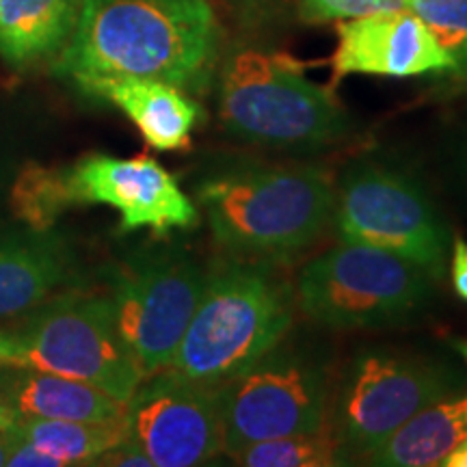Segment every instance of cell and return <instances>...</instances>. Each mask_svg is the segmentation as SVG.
I'll list each match as a JSON object with an SVG mask.
<instances>
[{"label": "cell", "instance_id": "cell-1", "mask_svg": "<svg viewBox=\"0 0 467 467\" xmlns=\"http://www.w3.org/2000/svg\"><path fill=\"white\" fill-rule=\"evenodd\" d=\"M214 52L208 0H83L58 69L76 83L134 76L186 87L208 72Z\"/></svg>", "mask_w": 467, "mask_h": 467}, {"label": "cell", "instance_id": "cell-2", "mask_svg": "<svg viewBox=\"0 0 467 467\" xmlns=\"http://www.w3.org/2000/svg\"><path fill=\"white\" fill-rule=\"evenodd\" d=\"M214 238L234 254L285 260L314 244L334 219L329 175L314 167L241 165L197 189Z\"/></svg>", "mask_w": 467, "mask_h": 467}, {"label": "cell", "instance_id": "cell-3", "mask_svg": "<svg viewBox=\"0 0 467 467\" xmlns=\"http://www.w3.org/2000/svg\"><path fill=\"white\" fill-rule=\"evenodd\" d=\"M292 325V290L275 273L225 260L206 273L200 303L167 370L223 383L275 348Z\"/></svg>", "mask_w": 467, "mask_h": 467}, {"label": "cell", "instance_id": "cell-4", "mask_svg": "<svg viewBox=\"0 0 467 467\" xmlns=\"http://www.w3.org/2000/svg\"><path fill=\"white\" fill-rule=\"evenodd\" d=\"M219 115L232 137L284 151H317L340 141L348 119L331 91L295 58L238 50L221 72Z\"/></svg>", "mask_w": 467, "mask_h": 467}, {"label": "cell", "instance_id": "cell-5", "mask_svg": "<svg viewBox=\"0 0 467 467\" xmlns=\"http://www.w3.org/2000/svg\"><path fill=\"white\" fill-rule=\"evenodd\" d=\"M35 309L11 331L16 366L96 385L117 400L132 399L145 377L119 336L109 295L67 290Z\"/></svg>", "mask_w": 467, "mask_h": 467}, {"label": "cell", "instance_id": "cell-6", "mask_svg": "<svg viewBox=\"0 0 467 467\" xmlns=\"http://www.w3.org/2000/svg\"><path fill=\"white\" fill-rule=\"evenodd\" d=\"M435 279L413 262L366 244L340 243L303 266L299 306L329 329H366L409 317Z\"/></svg>", "mask_w": 467, "mask_h": 467}, {"label": "cell", "instance_id": "cell-7", "mask_svg": "<svg viewBox=\"0 0 467 467\" xmlns=\"http://www.w3.org/2000/svg\"><path fill=\"white\" fill-rule=\"evenodd\" d=\"M340 243L375 247L424 268L440 279L446 268L448 230L424 191L399 169L361 162L336 197Z\"/></svg>", "mask_w": 467, "mask_h": 467}, {"label": "cell", "instance_id": "cell-8", "mask_svg": "<svg viewBox=\"0 0 467 467\" xmlns=\"http://www.w3.org/2000/svg\"><path fill=\"white\" fill-rule=\"evenodd\" d=\"M206 273L180 249L143 251L115 268L109 295L115 323L145 379L171 366Z\"/></svg>", "mask_w": 467, "mask_h": 467}, {"label": "cell", "instance_id": "cell-9", "mask_svg": "<svg viewBox=\"0 0 467 467\" xmlns=\"http://www.w3.org/2000/svg\"><path fill=\"white\" fill-rule=\"evenodd\" d=\"M327 400L329 389L318 361L277 344L241 375L221 383L223 454L325 429Z\"/></svg>", "mask_w": 467, "mask_h": 467}, {"label": "cell", "instance_id": "cell-10", "mask_svg": "<svg viewBox=\"0 0 467 467\" xmlns=\"http://www.w3.org/2000/svg\"><path fill=\"white\" fill-rule=\"evenodd\" d=\"M446 366L420 358L364 350L350 361L336 400L334 433L342 459H361L431 402L457 392ZM344 463V461H342Z\"/></svg>", "mask_w": 467, "mask_h": 467}, {"label": "cell", "instance_id": "cell-11", "mask_svg": "<svg viewBox=\"0 0 467 467\" xmlns=\"http://www.w3.org/2000/svg\"><path fill=\"white\" fill-rule=\"evenodd\" d=\"M128 437L156 467H192L223 454L221 383L156 372L139 385L126 409Z\"/></svg>", "mask_w": 467, "mask_h": 467}, {"label": "cell", "instance_id": "cell-12", "mask_svg": "<svg viewBox=\"0 0 467 467\" xmlns=\"http://www.w3.org/2000/svg\"><path fill=\"white\" fill-rule=\"evenodd\" d=\"M67 180L76 203L115 208L121 217V234L141 227L165 234L173 227L195 225L200 217L173 175L150 156H83L67 169Z\"/></svg>", "mask_w": 467, "mask_h": 467}, {"label": "cell", "instance_id": "cell-13", "mask_svg": "<svg viewBox=\"0 0 467 467\" xmlns=\"http://www.w3.org/2000/svg\"><path fill=\"white\" fill-rule=\"evenodd\" d=\"M336 28V80L348 74L411 78L457 69L454 58L411 9L340 20Z\"/></svg>", "mask_w": 467, "mask_h": 467}, {"label": "cell", "instance_id": "cell-14", "mask_svg": "<svg viewBox=\"0 0 467 467\" xmlns=\"http://www.w3.org/2000/svg\"><path fill=\"white\" fill-rule=\"evenodd\" d=\"M0 394L20 418L113 424L128 409L96 385L22 366L0 368Z\"/></svg>", "mask_w": 467, "mask_h": 467}, {"label": "cell", "instance_id": "cell-15", "mask_svg": "<svg viewBox=\"0 0 467 467\" xmlns=\"http://www.w3.org/2000/svg\"><path fill=\"white\" fill-rule=\"evenodd\" d=\"M91 96H100L124 110L139 128L145 143L159 151L184 150L202 110L180 87L156 78H91L78 83Z\"/></svg>", "mask_w": 467, "mask_h": 467}, {"label": "cell", "instance_id": "cell-16", "mask_svg": "<svg viewBox=\"0 0 467 467\" xmlns=\"http://www.w3.org/2000/svg\"><path fill=\"white\" fill-rule=\"evenodd\" d=\"M72 277V258L61 238L48 232L0 236V318L31 312Z\"/></svg>", "mask_w": 467, "mask_h": 467}, {"label": "cell", "instance_id": "cell-17", "mask_svg": "<svg viewBox=\"0 0 467 467\" xmlns=\"http://www.w3.org/2000/svg\"><path fill=\"white\" fill-rule=\"evenodd\" d=\"M467 440V399L448 396L435 400L389 433L361 461L377 467L443 465Z\"/></svg>", "mask_w": 467, "mask_h": 467}, {"label": "cell", "instance_id": "cell-18", "mask_svg": "<svg viewBox=\"0 0 467 467\" xmlns=\"http://www.w3.org/2000/svg\"><path fill=\"white\" fill-rule=\"evenodd\" d=\"M83 0H0V57L28 66L72 37Z\"/></svg>", "mask_w": 467, "mask_h": 467}, {"label": "cell", "instance_id": "cell-19", "mask_svg": "<svg viewBox=\"0 0 467 467\" xmlns=\"http://www.w3.org/2000/svg\"><path fill=\"white\" fill-rule=\"evenodd\" d=\"M11 431L55 457L61 467L93 465L110 448L128 440L124 422H72V420L20 418Z\"/></svg>", "mask_w": 467, "mask_h": 467}, {"label": "cell", "instance_id": "cell-20", "mask_svg": "<svg viewBox=\"0 0 467 467\" xmlns=\"http://www.w3.org/2000/svg\"><path fill=\"white\" fill-rule=\"evenodd\" d=\"M16 219L35 232H48L69 206H74L67 169L31 162L17 173L9 192Z\"/></svg>", "mask_w": 467, "mask_h": 467}, {"label": "cell", "instance_id": "cell-21", "mask_svg": "<svg viewBox=\"0 0 467 467\" xmlns=\"http://www.w3.org/2000/svg\"><path fill=\"white\" fill-rule=\"evenodd\" d=\"M230 459L244 467H329L342 463L336 437L327 429L249 443L230 454Z\"/></svg>", "mask_w": 467, "mask_h": 467}, {"label": "cell", "instance_id": "cell-22", "mask_svg": "<svg viewBox=\"0 0 467 467\" xmlns=\"http://www.w3.org/2000/svg\"><path fill=\"white\" fill-rule=\"evenodd\" d=\"M411 9L437 44L457 63H467V0H409Z\"/></svg>", "mask_w": 467, "mask_h": 467}, {"label": "cell", "instance_id": "cell-23", "mask_svg": "<svg viewBox=\"0 0 467 467\" xmlns=\"http://www.w3.org/2000/svg\"><path fill=\"white\" fill-rule=\"evenodd\" d=\"M409 0H301L306 22H340L383 11L407 9Z\"/></svg>", "mask_w": 467, "mask_h": 467}, {"label": "cell", "instance_id": "cell-24", "mask_svg": "<svg viewBox=\"0 0 467 467\" xmlns=\"http://www.w3.org/2000/svg\"><path fill=\"white\" fill-rule=\"evenodd\" d=\"M11 431V429H9ZM7 465L11 467H61V463L52 457V454L44 452L35 443L22 440L11 431V448Z\"/></svg>", "mask_w": 467, "mask_h": 467}, {"label": "cell", "instance_id": "cell-25", "mask_svg": "<svg viewBox=\"0 0 467 467\" xmlns=\"http://www.w3.org/2000/svg\"><path fill=\"white\" fill-rule=\"evenodd\" d=\"M93 465L154 467V465H151V461H150L148 454L143 452V448L139 446L137 441H132L130 437H128V440H124L121 443H117V446L110 448V451L100 454V457L96 459V463H93Z\"/></svg>", "mask_w": 467, "mask_h": 467}, {"label": "cell", "instance_id": "cell-26", "mask_svg": "<svg viewBox=\"0 0 467 467\" xmlns=\"http://www.w3.org/2000/svg\"><path fill=\"white\" fill-rule=\"evenodd\" d=\"M452 285L461 299L467 301V243L463 238H454L452 243Z\"/></svg>", "mask_w": 467, "mask_h": 467}, {"label": "cell", "instance_id": "cell-27", "mask_svg": "<svg viewBox=\"0 0 467 467\" xmlns=\"http://www.w3.org/2000/svg\"><path fill=\"white\" fill-rule=\"evenodd\" d=\"M16 361H17V347L14 337H11V334L0 331V368L16 366Z\"/></svg>", "mask_w": 467, "mask_h": 467}, {"label": "cell", "instance_id": "cell-28", "mask_svg": "<svg viewBox=\"0 0 467 467\" xmlns=\"http://www.w3.org/2000/svg\"><path fill=\"white\" fill-rule=\"evenodd\" d=\"M16 420H17V413L7 405V400L3 399V394H0V431H9L11 426L16 424Z\"/></svg>", "mask_w": 467, "mask_h": 467}, {"label": "cell", "instance_id": "cell-29", "mask_svg": "<svg viewBox=\"0 0 467 467\" xmlns=\"http://www.w3.org/2000/svg\"><path fill=\"white\" fill-rule=\"evenodd\" d=\"M11 448V431H0V465H7Z\"/></svg>", "mask_w": 467, "mask_h": 467}, {"label": "cell", "instance_id": "cell-30", "mask_svg": "<svg viewBox=\"0 0 467 467\" xmlns=\"http://www.w3.org/2000/svg\"><path fill=\"white\" fill-rule=\"evenodd\" d=\"M457 348L461 350V355H463L465 361H467V342H459V344H457Z\"/></svg>", "mask_w": 467, "mask_h": 467}, {"label": "cell", "instance_id": "cell-31", "mask_svg": "<svg viewBox=\"0 0 467 467\" xmlns=\"http://www.w3.org/2000/svg\"><path fill=\"white\" fill-rule=\"evenodd\" d=\"M465 169H467V145H465Z\"/></svg>", "mask_w": 467, "mask_h": 467}, {"label": "cell", "instance_id": "cell-32", "mask_svg": "<svg viewBox=\"0 0 467 467\" xmlns=\"http://www.w3.org/2000/svg\"><path fill=\"white\" fill-rule=\"evenodd\" d=\"M0 184H3V171H0Z\"/></svg>", "mask_w": 467, "mask_h": 467}]
</instances>
